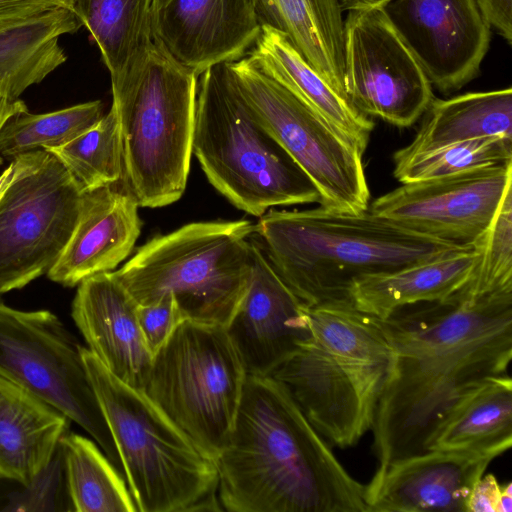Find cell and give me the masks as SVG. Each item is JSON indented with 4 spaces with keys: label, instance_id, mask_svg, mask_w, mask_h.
<instances>
[{
    "label": "cell",
    "instance_id": "32",
    "mask_svg": "<svg viewBox=\"0 0 512 512\" xmlns=\"http://www.w3.org/2000/svg\"><path fill=\"white\" fill-rule=\"evenodd\" d=\"M393 162L401 183L440 178L512 162V139L485 137L413 155L394 153Z\"/></svg>",
    "mask_w": 512,
    "mask_h": 512
},
{
    "label": "cell",
    "instance_id": "18",
    "mask_svg": "<svg viewBox=\"0 0 512 512\" xmlns=\"http://www.w3.org/2000/svg\"><path fill=\"white\" fill-rule=\"evenodd\" d=\"M494 451L427 450L391 462L366 486L367 512H467Z\"/></svg>",
    "mask_w": 512,
    "mask_h": 512
},
{
    "label": "cell",
    "instance_id": "17",
    "mask_svg": "<svg viewBox=\"0 0 512 512\" xmlns=\"http://www.w3.org/2000/svg\"><path fill=\"white\" fill-rule=\"evenodd\" d=\"M247 290L225 326L247 375L270 376L309 339L306 307L252 239Z\"/></svg>",
    "mask_w": 512,
    "mask_h": 512
},
{
    "label": "cell",
    "instance_id": "19",
    "mask_svg": "<svg viewBox=\"0 0 512 512\" xmlns=\"http://www.w3.org/2000/svg\"><path fill=\"white\" fill-rule=\"evenodd\" d=\"M138 304L112 271L77 285L71 316L87 349L116 378L143 391L153 354L143 336Z\"/></svg>",
    "mask_w": 512,
    "mask_h": 512
},
{
    "label": "cell",
    "instance_id": "35",
    "mask_svg": "<svg viewBox=\"0 0 512 512\" xmlns=\"http://www.w3.org/2000/svg\"><path fill=\"white\" fill-rule=\"evenodd\" d=\"M57 8L73 9V0H0V28Z\"/></svg>",
    "mask_w": 512,
    "mask_h": 512
},
{
    "label": "cell",
    "instance_id": "29",
    "mask_svg": "<svg viewBox=\"0 0 512 512\" xmlns=\"http://www.w3.org/2000/svg\"><path fill=\"white\" fill-rule=\"evenodd\" d=\"M59 449L74 511H138L120 472L93 441L68 431Z\"/></svg>",
    "mask_w": 512,
    "mask_h": 512
},
{
    "label": "cell",
    "instance_id": "26",
    "mask_svg": "<svg viewBox=\"0 0 512 512\" xmlns=\"http://www.w3.org/2000/svg\"><path fill=\"white\" fill-rule=\"evenodd\" d=\"M413 140L395 153L413 155L485 137L512 139L511 87L433 99Z\"/></svg>",
    "mask_w": 512,
    "mask_h": 512
},
{
    "label": "cell",
    "instance_id": "8",
    "mask_svg": "<svg viewBox=\"0 0 512 512\" xmlns=\"http://www.w3.org/2000/svg\"><path fill=\"white\" fill-rule=\"evenodd\" d=\"M198 77L153 43L144 64L112 89L123 179L139 207L167 206L186 189Z\"/></svg>",
    "mask_w": 512,
    "mask_h": 512
},
{
    "label": "cell",
    "instance_id": "22",
    "mask_svg": "<svg viewBox=\"0 0 512 512\" xmlns=\"http://www.w3.org/2000/svg\"><path fill=\"white\" fill-rule=\"evenodd\" d=\"M479 256L474 247L387 273L355 280L348 299L359 311L383 319L411 304L445 299L471 278Z\"/></svg>",
    "mask_w": 512,
    "mask_h": 512
},
{
    "label": "cell",
    "instance_id": "28",
    "mask_svg": "<svg viewBox=\"0 0 512 512\" xmlns=\"http://www.w3.org/2000/svg\"><path fill=\"white\" fill-rule=\"evenodd\" d=\"M153 0H73V10L97 44L112 89L143 64L153 45Z\"/></svg>",
    "mask_w": 512,
    "mask_h": 512
},
{
    "label": "cell",
    "instance_id": "1",
    "mask_svg": "<svg viewBox=\"0 0 512 512\" xmlns=\"http://www.w3.org/2000/svg\"><path fill=\"white\" fill-rule=\"evenodd\" d=\"M378 319L391 346V371L372 425L381 474L393 461L425 452L451 407L484 379L508 373L512 288L403 306Z\"/></svg>",
    "mask_w": 512,
    "mask_h": 512
},
{
    "label": "cell",
    "instance_id": "36",
    "mask_svg": "<svg viewBox=\"0 0 512 512\" xmlns=\"http://www.w3.org/2000/svg\"><path fill=\"white\" fill-rule=\"evenodd\" d=\"M502 485L489 473L474 485L467 501V512H499Z\"/></svg>",
    "mask_w": 512,
    "mask_h": 512
},
{
    "label": "cell",
    "instance_id": "31",
    "mask_svg": "<svg viewBox=\"0 0 512 512\" xmlns=\"http://www.w3.org/2000/svg\"><path fill=\"white\" fill-rule=\"evenodd\" d=\"M103 115L99 100L42 114H32L28 109L17 112L0 128V156L11 161L28 152L61 146L85 132Z\"/></svg>",
    "mask_w": 512,
    "mask_h": 512
},
{
    "label": "cell",
    "instance_id": "33",
    "mask_svg": "<svg viewBox=\"0 0 512 512\" xmlns=\"http://www.w3.org/2000/svg\"><path fill=\"white\" fill-rule=\"evenodd\" d=\"M506 288H512V187L479 242L477 263L461 289L478 296Z\"/></svg>",
    "mask_w": 512,
    "mask_h": 512
},
{
    "label": "cell",
    "instance_id": "37",
    "mask_svg": "<svg viewBox=\"0 0 512 512\" xmlns=\"http://www.w3.org/2000/svg\"><path fill=\"white\" fill-rule=\"evenodd\" d=\"M490 25L509 43L512 42V0H476Z\"/></svg>",
    "mask_w": 512,
    "mask_h": 512
},
{
    "label": "cell",
    "instance_id": "30",
    "mask_svg": "<svg viewBox=\"0 0 512 512\" xmlns=\"http://www.w3.org/2000/svg\"><path fill=\"white\" fill-rule=\"evenodd\" d=\"M46 151L60 161L80 193L112 186L124 177L122 139L112 107L85 132Z\"/></svg>",
    "mask_w": 512,
    "mask_h": 512
},
{
    "label": "cell",
    "instance_id": "6",
    "mask_svg": "<svg viewBox=\"0 0 512 512\" xmlns=\"http://www.w3.org/2000/svg\"><path fill=\"white\" fill-rule=\"evenodd\" d=\"M83 360L138 511L223 510L215 460L86 347Z\"/></svg>",
    "mask_w": 512,
    "mask_h": 512
},
{
    "label": "cell",
    "instance_id": "10",
    "mask_svg": "<svg viewBox=\"0 0 512 512\" xmlns=\"http://www.w3.org/2000/svg\"><path fill=\"white\" fill-rule=\"evenodd\" d=\"M227 63L257 120L308 176L320 205L339 212L368 210L364 151L343 131L263 70L249 55Z\"/></svg>",
    "mask_w": 512,
    "mask_h": 512
},
{
    "label": "cell",
    "instance_id": "3",
    "mask_svg": "<svg viewBox=\"0 0 512 512\" xmlns=\"http://www.w3.org/2000/svg\"><path fill=\"white\" fill-rule=\"evenodd\" d=\"M255 234L270 264L305 307L349 300L351 284L470 247L406 229L366 210L269 209Z\"/></svg>",
    "mask_w": 512,
    "mask_h": 512
},
{
    "label": "cell",
    "instance_id": "15",
    "mask_svg": "<svg viewBox=\"0 0 512 512\" xmlns=\"http://www.w3.org/2000/svg\"><path fill=\"white\" fill-rule=\"evenodd\" d=\"M382 8L432 86L449 93L477 76L490 25L476 0H392Z\"/></svg>",
    "mask_w": 512,
    "mask_h": 512
},
{
    "label": "cell",
    "instance_id": "4",
    "mask_svg": "<svg viewBox=\"0 0 512 512\" xmlns=\"http://www.w3.org/2000/svg\"><path fill=\"white\" fill-rule=\"evenodd\" d=\"M311 335L270 376L289 391L331 446H355L371 430L393 352L378 319L349 300L306 307Z\"/></svg>",
    "mask_w": 512,
    "mask_h": 512
},
{
    "label": "cell",
    "instance_id": "34",
    "mask_svg": "<svg viewBox=\"0 0 512 512\" xmlns=\"http://www.w3.org/2000/svg\"><path fill=\"white\" fill-rule=\"evenodd\" d=\"M137 315L143 336L153 356L165 344L178 324L185 320L170 294L160 297L153 303L138 305Z\"/></svg>",
    "mask_w": 512,
    "mask_h": 512
},
{
    "label": "cell",
    "instance_id": "2",
    "mask_svg": "<svg viewBox=\"0 0 512 512\" xmlns=\"http://www.w3.org/2000/svg\"><path fill=\"white\" fill-rule=\"evenodd\" d=\"M215 463L226 511L367 512L366 486L271 376L247 375L230 437Z\"/></svg>",
    "mask_w": 512,
    "mask_h": 512
},
{
    "label": "cell",
    "instance_id": "39",
    "mask_svg": "<svg viewBox=\"0 0 512 512\" xmlns=\"http://www.w3.org/2000/svg\"><path fill=\"white\" fill-rule=\"evenodd\" d=\"M24 110H27L26 104L20 99L11 101L0 84V128L9 117Z\"/></svg>",
    "mask_w": 512,
    "mask_h": 512
},
{
    "label": "cell",
    "instance_id": "20",
    "mask_svg": "<svg viewBox=\"0 0 512 512\" xmlns=\"http://www.w3.org/2000/svg\"><path fill=\"white\" fill-rule=\"evenodd\" d=\"M113 186L81 194L74 229L47 273L53 282L77 286L112 271L132 252L141 233L139 205L127 189Z\"/></svg>",
    "mask_w": 512,
    "mask_h": 512
},
{
    "label": "cell",
    "instance_id": "14",
    "mask_svg": "<svg viewBox=\"0 0 512 512\" xmlns=\"http://www.w3.org/2000/svg\"><path fill=\"white\" fill-rule=\"evenodd\" d=\"M511 187L509 162L402 183L376 198L368 209L414 232L476 246Z\"/></svg>",
    "mask_w": 512,
    "mask_h": 512
},
{
    "label": "cell",
    "instance_id": "5",
    "mask_svg": "<svg viewBox=\"0 0 512 512\" xmlns=\"http://www.w3.org/2000/svg\"><path fill=\"white\" fill-rule=\"evenodd\" d=\"M192 154L211 185L249 215L320 203L315 185L253 114L227 63L198 77Z\"/></svg>",
    "mask_w": 512,
    "mask_h": 512
},
{
    "label": "cell",
    "instance_id": "21",
    "mask_svg": "<svg viewBox=\"0 0 512 512\" xmlns=\"http://www.w3.org/2000/svg\"><path fill=\"white\" fill-rule=\"evenodd\" d=\"M71 420L0 377V478L30 486L47 469Z\"/></svg>",
    "mask_w": 512,
    "mask_h": 512
},
{
    "label": "cell",
    "instance_id": "25",
    "mask_svg": "<svg viewBox=\"0 0 512 512\" xmlns=\"http://www.w3.org/2000/svg\"><path fill=\"white\" fill-rule=\"evenodd\" d=\"M512 445V380L488 377L466 392L427 440L425 450H480L500 455Z\"/></svg>",
    "mask_w": 512,
    "mask_h": 512
},
{
    "label": "cell",
    "instance_id": "38",
    "mask_svg": "<svg viewBox=\"0 0 512 512\" xmlns=\"http://www.w3.org/2000/svg\"><path fill=\"white\" fill-rule=\"evenodd\" d=\"M48 154L46 150H35L12 159L9 166L0 174V200L22 173L42 163Z\"/></svg>",
    "mask_w": 512,
    "mask_h": 512
},
{
    "label": "cell",
    "instance_id": "7",
    "mask_svg": "<svg viewBox=\"0 0 512 512\" xmlns=\"http://www.w3.org/2000/svg\"><path fill=\"white\" fill-rule=\"evenodd\" d=\"M255 224H186L158 235L112 271L138 305L170 294L186 320L226 326L249 285Z\"/></svg>",
    "mask_w": 512,
    "mask_h": 512
},
{
    "label": "cell",
    "instance_id": "13",
    "mask_svg": "<svg viewBox=\"0 0 512 512\" xmlns=\"http://www.w3.org/2000/svg\"><path fill=\"white\" fill-rule=\"evenodd\" d=\"M344 93L361 113L397 127L412 126L434 99L430 81L383 8L348 11Z\"/></svg>",
    "mask_w": 512,
    "mask_h": 512
},
{
    "label": "cell",
    "instance_id": "24",
    "mask_svg": "<svg viewBox=\"0 0 512 512\" xmlns=\"http://www.w3.org/2000/svg\"><path fill=\"white\" fill-rule=\"evenodd\" d=\"M247 55L366 150L374 129L373 120L313 69L284 34L262 26Z\"/></svg>",
    "mask_w": 512,
    "mask_h": 512
},
{
    "label": "cell",
    "instance_id": "42",
    "mask_svg": "<svg viewBox=\"0 0 512 512\" xmlns=\"http://www.w3.org/2000/svg\"><path fill=\"white\" fill-rule=\"evenodd\" d=\"M3 163V158L0 156V166L2 165Z\"/></svg>",
    "mask_w": 512,
    "mask_h": 512
},
{
    "label": "cell",
    "instance_id": "16",
    "mask_svg": "<svg viewBox=\"0 0 512 512\" xmlns=\"http://www.w3.org/2000/svg\"><path fill=\"white\" fill-rule=\"evenodd\" d=\"M261 24L250 0H153V43L182 67L200 75L244 57Z\"/></svg>",
    "mask_w": 512,
    "mask_h": 512
},
{
    "label": "cell",
    "instance_id": "41",
    "mask_svg": "<svg viewBox=\"0 0 512 512\" xmlns=\"http://www.w3.org/2000/svg\"><path fill=\"white\" fill-rule=\"evenodd\" d=\"M512 511V483L509 481L502 485L500 497L499 512Z\"/></svg>",
    "mask_w": 512,
    "mask_h": 512
},
{
    "label": "cell",
    "instance_id": "12",
    "mask_svg": "<svg viewBox=\"0 0 512 512\" xmlns=\"http://www.w3.org/2000/svg\"><path fill=\"white\" fill-rule=\"evenodd\" d=\"M81 194L49 152L0 200V294L47 275L76 224Z\"/></svg>",
    "mask_w": 512,
    "mask_h": 512
},
{
    "label": "cell",
    "instance_id": "23",
    "mask_svg": "<svg viewBox=\"0 0 512 512\" xmlns=\"http://www.w3.org/2000/svg\"><path fill=\"white\" fill-rule=\"evenodd\" d=\"M250 2L261 26L284 34L308 64L345 96L344 19L339 0Z\"/></svg>",
    "mask_w": 512,
    "mask_h": 512
},
{
    "label": "cell",
    "instance_id": "27",
    "mask_svg": "<svg viewBox=\"0 0 512 512\" xmlns=\"http://www.w3.org/2000/svg\"><path fill=\"white\" fill-rule=\"evenodd\" d=\"M81 26L73 9L57 8L0 28V84L11 101L66 61L59 38Z\"/></svg>",
    "mask_w": 512,
    "mask_h": 512
},
{
    "label": "cell",
    "instance_id": "40",
    "mask_svg": "<svg viewBox=\"0 0 512 512\" xmlns=\"http://www.w3.org/2000/svg\"><path fill=\"white\" fill-rule=\"evenodd\" d=\"M392 0H339L342 10L382 8Z\"/></svg>",
    "mask_w": 512,
    "mask_h": 512
},
{
    "label": "cell",
    "instance_id": "9",
    "mask_svg": "<svg viewBox=\"0 0 512 512\" xmlns=\"http://www.w3.org/2000/svg\"><path fill=\"white\" fill-rule=\"evenodd\" d=\"M246 377L224 326L186 319L154 354L143 392L215 460L230 437Z\"/></svg>",
    "mask_w": 512,
    "mask_h": 512
},
{
    "label": "cell",
    "instance_id": "11",
    "mask_svg": "<svg viewBox=\"0 0 512 512\" xmlns=\"http://www.w3.org/2000/svg\"><path fill=\"white\" fill-rule=\"evenodd\" d=\"M83 349L52 312L19 310L0 301V377L61 410L88 432L115 468L123 472L83 360Z\"/></svg>",
    "mask_w": 512,
    "mask_h": 512
}]
</instances>
